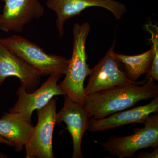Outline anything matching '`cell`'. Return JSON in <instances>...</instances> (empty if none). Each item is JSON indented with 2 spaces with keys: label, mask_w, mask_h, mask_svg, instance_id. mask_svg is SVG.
I'll use <instances>...</instances> for the list:
<instances>
[{
  "label": "cell",
  "mask_w": 158,
  "mask_h": 158,
  "mask_svg": "<svg viewBox=\"0 0 158 158\" xmlns=\"http://www.w3.org/2000/svg\"><path fill=\"white\" fill-rule=\"evenodd\" d=\"M150 77L138 83H125L86 95L84 106L90 117L102 118L158 96V85Z\"/></svg>",
  "instance_id": "cell-1"
},
{
  "label": "cell",
  "mask_w": 158,
  "mask_h": 158,
  "mask_svg": "<svg viewBox=\"0 0 158 158\" xmlns=\"http://www.w3.org/2000/svg\"><path fill=\"white\" fill-rule=\"evenodd\" d=\"M90 27L89 23H76L73 26V45L65 77L59 85L65 95L73 101L84 105L85 97L84 82L91 73L87 64L86 42Z\"/></svg>",
  "instance_id": "cell-2"
},
{
  "label": "cell",
  "mask_w": 158,
  "mask_h": 158,
  "mask_svg": "<svg viewBox=\"0 0 158 158\" xmlns=\"http://www.w3.org/2000/svg\"><path fill=\"white\" fill-rule=\"evenodd\" d=\"M9 50L38 71L41 76L58 73L65 75L69 59L48 54L35 43L20 35L0 38Z\"/></svg>",
  "instance_id": "cell-3"
},
{
  "label": "cell",
  "mask_w": 158,
  "mask_h": 158,
  "mask_svg": "<svg viewBox=\"0 0 158 158\" xmlns=\"http://www.w3.org/2000/svg\"><path fill=\"white\" fill-rule=\"evenodd\" d=\"M144 124V127L135 129L131 135H112L100 144L110 154L119 158H133L139 150L158 147V113L150 115Z\"/></svg>",
  "instance_id": "cell-4"
},
{
  "label": "cell",
  "mask_w": 158,
  "mask_h": 158,
  "mask_svg": "<svg viewBox=\"0 0 158 158\" xmlns=\"http://www.w3.org/2000/svg\"><path fill=\"white\" fill-rule=\"evenodd\" d=\"M38 122L34 127L25 145L26 158H54L52 138L56 123V103L51 99L47 104L37 110Z\"/></svg>",
  "instance_id": "cell-5"
},
{
  "label": "cell",
  "mask_w": 158,
  "mask_h": 158,
  "mask_svg": "<svg viewBox=\"0 0 158 158\" xmlns=\"http://www.w3.org/2000/svg\"><path fill=\"white\" fill-rule=\"evenodd\" d=\"M46 6L56 15V23L61 38L64 35L65 22L87 8H104L112 12L117 19H120L127 11L123 4L114 0H47Z\"/></svg>",
  "instance_id": "cell-6"
},
{
  "label": "cell",
  "mask_w": 158,
  "mask_h": 158,
  "mask_svg": "<svg viewBox=\"0 0 158 158\" xmlns=\"http://www.w3.org/2000/svg\"><path fill=\"white\" fill-rule=\"evenodd\" d=\"M62 76L58 73L51 75L40 88L31 93L27 92L25 87L21 85L16 92L17 102L9 109V112L21 113L31 123L34 110L44 107L54 96L65 95L58 85Z\"/></svg>",
  "instance_id": "cell-7"
},
{
  "label": "cell",
  "mask_w": 158,
  "mask_h": 158,
  "mask_svg": "<svg viewBox=\"0 0 158 158\" xmlns=\"http://www.w3.org/2000/svg\"><path fill=\"white\" fill-rule=\"evenodd\" d=\"M5 3L0 16V29L21 32L26 25L44 14L39 0H1Z\"/></svg>",
  "instance_id": "cell-8"
},
{
  "label": "cell",
  "mask_w": 158,
  "mask_h": 158,
  "mask_svg": "<svg viewBox=\"0 0 158 158\" xmlns=\"http://www.w3.org/2000/svg\"><path fill=\"white\" fill-rule=\"evenodd\" d=\"M64 105L56 115V122L65 123L70 133L73 144V158H84L81 143L84 134L88 129L89 118L88 111L84 105L72 100L64 95Z\"/></svg>",
  "instance_id": "cell-9"
},
{
  "label": "cell",
  "mask_w": 158,
  "mask_h": 158,
  "mask_svg": "<svg viewBox=\"0 0 158 158\" xmlns=\"http://www.w3.org/2000/svg\"><path fill=\"white\" fill-rule=\"evenodd\" d=\"M115 43L93 68L89 75L88 85L85 88V96L90 93L125 83H138L127 78L118 67L113 56Z\"/></svg>",
  "instance_id": "cell-10"
},
{
  "label": "cell",
  "mask_w": 158,
  "mask_h": 158,
  "mask_svg": "<svg viewBox=\"0 0 158 158\" xmlns=\"http://www.w3.org/2000/svg\"><path fill=\"white\" fill-rule=\"evenodd\" d=\"M10 77L18 78L27 92L31 93L37 89L42 76L38 71L0 42V86Z\"/></svg>",
  "instance_id": "cell-11"
},
{
  "label": "cell",
  "mask_w": 158,
  "mask_h": 158,
  "mask_svg": "<svg viewBox=\"0 0 158 158\" xmlns=\"http://www.w3.org/2000/svg\"><path fill=\"white\" fill-rule=\"evenodd\" d=\"M158 96L152 98L147 105L124 110L112 114L108 118H91L89 120L88 131L98 132L113 129L132 123L144 124L151 114L158 113Z\"/></svg>",
  "instance_id": "cell-12"
},
{
  "label": "cell",
  "mask_w": 158,
  "mask_h": 158,
  "mask_svg": "<svg viewBox=\"0 0 158 158\" xmlns=\"http://www.w3.org/2000/svg\"><path fill=\"white\" fill-rule=\"evenodd\" d=\"M34 128L22 114L17 112L5 113L0 118V136L8 140L20 152Z\"/></svg>",
  "instance_id": "cell-13"
},
{
  "label": "cell",
  "mask_w": 158,
  "mask_h": 158,
  "mask_svg": "<svg viewBox=\"0 0 158 158\" xmlns=\"http://www.w3.org/2000/svg\"><path fill=\"white\" fill-rule=\"evenodd\" d=\"M113 56L125 69V75L130 81H137L142 75L147 73L152 64L153 57L151 49L139 55L128 56L113 53Z\"/></svg>",
  "instance_id": "cell-14"
},
{
  "label": "cell",
  "mask_w": 158,
  "mask_h": 158,
  "mask_svg": "<svg viewBox=\"0 0 158 158\" xmlns=\"http://www.w3.org/2000/svg\"><path fill=\"white\" fill-rule=\"evenodd\" d=\"M146 30L151 35V41L152 47L153 60L150 69L146 73V80L152 78L155 81H158V28L156 25L150 22L145 25Z\"/></svg>",
  "instance_id": "cell-15"
},
{
  "label": "cell",
  "mask_w": 158,
  "mask_h": 158,
  "mask_svg": "<svg viewBox=\"0 0 158 158\" xmlns=\"http://www.w3.org/2000/svg\"><path fill=\"white\" fill-rule=\"evenodd\" d=\"M154 150L151 152H140L138 154V158H158V146L155 148Z\"/></svg>",
  "instance_id": "cell-16"
},
{
  "label": "cell",
  "mask_w": 158,
  "mask_h": 158,
  "mask_svg": "<svg viewBox=\"0 0 158 158\" xmlns=\"http://www.w3.org/2000/svg\"><path fill=\"white\" fill-rule=\"evenodd\" d=\"M6 144L8 146H13V145L10 141L6 140L5 138H3L2 137L0 136V144Z\"/></svg>",
  "instance_id": "cell-17"
},
{
  "label": "cell",
  "mask_w": 158,
  "mask_h": 158,
  "mask_svg": "<svg viewBox=\"0 0 158 158\" xmlns=\"http://www.w3.org/2000/svg\"><path fill=\"white\" fill-rule=\"evenodd\" d=\"M1 13H0V16H1Z\"/></svg>",
  "instance_id": "cell-18"
}]
</instances>
